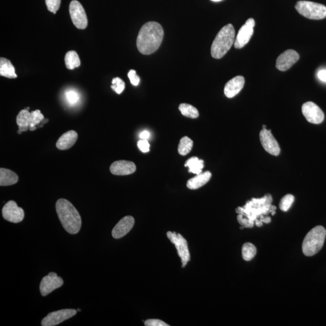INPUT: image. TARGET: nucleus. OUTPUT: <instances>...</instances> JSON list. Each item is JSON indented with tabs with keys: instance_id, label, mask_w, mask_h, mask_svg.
I'll list each match as a JSON object with an SVG mask.
<instances>
[{
	"instance_id": "1",
	"label": "nucleus",
	"mask_w": 326,
	"mask_h": 326,
	"mask_svg": "<svg viewBox=\"0 0 326 326\" xmlns=\"http://www.w3.org/2000/svg\"><path fill=\"white\" fill-rule=\"evenodd\" d=\"M272 201L271 195H267L263 198H253L247 203L244 207H238L236 212L239 214L238 221L244 228H252L256 224L259 227L258 217L260 218L261 224H268L271 222L269 217H264L263 214L272 213V215L275 213L274 210L276 207L271 205Z\"/></svg>"
},
{
	"instance_id": "2",
	"label": "nucleus",
	"mask_w": 326,
	"mask_h": 326,
	"mask_svg": "<svg viewBox=\"0 0 326 326\" xmlns=\"http://www.w3.org/2000/svg\"><path fill=\"white\" fill-rule=\"evenodd\" d=\"M164 30L157 22L150 21L141 27L136 39V47L141 54H152L162 43Z\"/></svg>"
},
{
	"instance_id": "3",
	"label": "nucleus",
	"mask_w": 326,
	"mask_h": 326,
	"mask_svg": "<svg viewBox=\"0 0 326 326\" xmlns=\"http://www.w3.org/2000/svg\"><path fill=\"white\" fill-rule=\"evenodd\" d=\"M56 210L64 229L71 235H76L81 228L82 219L77 209L69 200L60 199L56 204Z\"/></svg>"
},
{
	"instance_id": "4",
	"label": "nucleus",
	"mask_w": 326,
	"mask_h": 326,
	"mask_svg": "<svg viewBox=\"0 0 326 326\" xmlns=\"http://www.w3.org/2000/svg\"><path fill=\"white\" fill-rule=\"evenodd\" d=\"M235 30L231 24L223 27L217 33L211 47V55L215 59H221L229 51L235 42Z\"/></svg>"
},
{
	"instance_id": "5",
	"label": "nucleus",
	"mask_w": 326,
	"mask_h": 326,
	"mask_svg": "<svg viewBox=\"0 0 326 326\" xmlns=\"http://www.w3.org/2000/svg\"><path fill=\"white\" fill-rule=\"evenodd\" d=\"M326 230L319 225L314 227L306 235L302 245V251L306 256H313L319 253L325 244Z\"/></svg>"
},
{
	"instance_id": "6",
	"label": "nucleus",
	"mask_w": 326,
	"mask_h": 326,
	"mask_svg": "<svg viewBox=\"0 0 326 326\" xmlns=\"http://www.w3.org/2000/svg\"><path fill=\"white\" fill-rule=\"evenodd\" d=\"M295 9L305 17L319 20L326 17V7L322 4L309 1H299Z\"/></svg>"
},
{
	"instance_id": "7",
	"label": "nucleus",
	"mask_w": 326,
	"mask_h": 326,
	"mask_svg": "<svg viewBox=\"0 0 326 326\" xmlns=\"http://www.w3.org/2000/svg\"><path fill=\"white\" fill-rule=\"evenodd\" d=\"M167 236L173 244L175 245L177 250L178 255L181 258L182 267H185L191 261V255L188 249V242L182 235L176 232L168 231Z\"/></svg>"
},
{
	"instance_id": "8",
	"label": "nucleus",
	"mask_w": 326,
	"mask_h": 326,
	"mask_svg": "<svg viewBox=\"0 0 326 326\" xmlns=\"http://www.w3.org/2000/svg\"><path fill=\"white\" fill-rule=\"evenodd\" d=\"M72 23L79 29H85L88 26V18L81 4L77 0H72L69 7Z\"/></svg>"
},
{
	"instance_id": "9",
	"label": "nucleus",
	"mask_w": 326,
	"mask_h": 326,
	"mask_svg": "<svg viewBox=\"0 0 326 326\" xmlns=\"http://www.w3.org/2000/svg\"><path fill=\"white\" fill-rule=\"evenodd\" d=\"M76 313L77 311L72 309H62V310L53 312L47 315V316L42 320L41 325L43 326L58 325L76 316Z\"/></svg>"
},
{
	"instance_id": "10",
	"label": "nucleus",
	"mask_w": 326,
	"mask_h": 326,
	"mask_svg": "<svg viewBox=\"0 0 326 326\" xmlns=\"http://www.w3.org/2000/svg\"><path fill=\"white\" fill-rule=\"evenodd\" d=\"M255 21L253 18H249L242 26L237 35L234 46L237 49H240L247 45L252 38L254 33Z\"/></svg>"
},
{
	"instance_id": "11",
	"label": "nucleus",
	"mask_w": 326,
	"mask_h": 326,
	"mask_svg": "<svg viewBox=\"0 0 326 326\" xmlns=\"http://www.w3.org/2000/svg\"><path fill=\"white\" fill-rule=\"evenodd\" d=\"M2 214L5 220L12 223L21 222L24 218L23 209L19 207L13 200H9L4 205Z\"/></svg>"
},
{
	"instance_id": "12",
	"label": "nucleus",
	"mask_w": 326,
	"mask_h": 326,
	"mask_svg": "<svg viewBox=\"0 0 326 326\" xmlns=\"http://www.w3.org/2000/svg\"><path fill=\"white\" fill-rule=\"evenodd\" d=\"M63 278L58 277L57 273L50 272L43 278L40 283V292L43 296H47L55 289L61 288L63 285Z\"/></svg>"
},
{
	"instance_id": "13",
	"label": "nucleus",
	"mask_w": 326,
	"mask_h": 326,
	"mask_svg": "<svg viewBox=\"0 0 326 326\" xmlns=\"http://www.w3.org/2000/svg\"><path fill=\"white\" fill-rule=\"evenodd\" d=\"M302 110L303 116L311 124H320L324 121V113L314 102L305 103L302 106Z\"/></svg>"
},
{
	"instance_id": "14",
	"label": "nucleus",
	"mask_w": 326,
	"mask_h": 326,
	"mask_svg": "<svg viewBox=\"0 0 326 326\" xmlns=\"http://www.w3.org/2000/svg\"><path fill=\"white\" fill-rule=\"evenodd\" d=\"M260 140L264 150L269 154L278 156L280 153V148L278 142L273 136L271 130L264 128L260 132Z\"/></svg>"
},
{
	"instance_id": "15",
	"label": "nucleus",
	"mask_w": 326,
	"mask_h": 326,
	"mask_svg": "<svg viewBox=\"0 0 326 326\" xmlns=\"http://www.w3.org/2000/svg\"><path fill=\"white\" fill-rule=\"evenodd\" d=\"M300 59L299 54L294 50H287L278 57L276 68L281 71H285L291 68Z\"/></svg>"
},
{
	"instance_id": "16",
	"label": "nucleus",
	"mask_w": 326,
	"mask_h": 326,
	"mask_svg": "<svg viewBox=\"0 0 326 326\" xmlns=\"http://www.w3.org/2000/svg\"><path fill=\"white\" fill-rule=\"evenodd\" d=\"M135 219L131 216H127L120 221L114 227L112 235L114 239H121L126 236L134 225Z\"/></svg>"
},
{
	"instance_id": "17",
	"label": "nucleus",
	"mask_w": 326,
	"mask_h": 326,
	"mask_svg": "<svg viewBox=\"0 0 326 326\" xmlns=\"http://www.w3.org/2000/svg\"><path fill=\"white\" fill-rule=\"evenodd\" d=\"M110 171L113 175L119 176L130 175L136 171V166L132 161H117L111 164Z\"/></svg>"
},
{
	"instance_id": "18",
	"label": "nucleus",
	"mask_w": 326,
	"mask_h": 326,
	"mask_svg": "<svg viewBox=\"0 0 326 326\" xmlns=\"http://www.w3.org/2000/svg\"><path fill=\"white\" fill-rule=\"evenodd\" d=\"M244 85L245 79L243 76H238L233 78L225 86V95L228 98H233L242 90Z\"/></svg>"
},
{
	"instance_id": "19",
	"label": "nucleus",
	"mask_w": 326,
	"mask_h": 326,
	"mask_svg": "<svg viewBox=\"0 0 326 326\" xmlns=\"http://www.w3.org/2000/svg\"><path fill=\"white\" fill-rule=\"evenodd\" d=\"M77 138V133L74 130H69V131L64 133L58 139L57 143V148L62 150L70 149L76 143Z\"/></svg>"
},
{
	"instance_id": "20",
	"label": "nucleus",
	"mask_w": 326,
	"mask_h": 326,
	"mask_svg": "<svg viewBox=\"0 0 326 326\" xmlns=\"http://www.w3.org/2000/svg\"><path fill=\"white\" fill-rule=\"evenodd\" d=\"M211 173L209 171L202 172L196 177L191 178L187 182V187L191 190L201 188L207 184L211 179Z\"/></svg>"
},
{
	"instance_id": "21",
	"label": "nucleus",
	"mask_w": 326,
	"mask_h": 326,
	"mask_svg": "<svg viewBox=\"0 0 326 326\" xmlns=\"http://www.w3.org/2000/svg\"><path fill=\"white\" fill-rule=\"evenodd\" d=\"M18 181V175L9 169H0V186H9L15 185Z\"/></svg>"
},
{
	"instance_id": "22",
	"label": "nucleus",
	"mask_w": 326,
	"mask_h": 326,
	"mask_svg": "<svg viewBox=\"0 0 326 326\" xmlns=\"http://www.w3.org/2000/svg\"><path fill=\"white\" fill-rule=\"evenodd\" d=\"M0 75L9 79H15L17 77L12 64L9 60L4 58H1L0 59Z\"/></svg>"
},
{
	"instance_id": "23",
	"label": "nucleus",
	"mask_w": 326,
	"mask_h": 326,
	"mask_svg": "<svg viewBox=\"0 0 326 326\" xmlns=\"http://www.w3.org/2000/svg\"><path fill=\"white\" fill-rule=\"evenodd\" d=\"M185 166L188 167L189 172L198 175L202 173V169L204 168V161L199 160L197 157H192L187 160Z\"/></svg>"
},
{
	"instance_id": "24",
	"label": "nucleus",
	"mask_w": 326,
	"mask_h": 326,
	"mask_svg": "<svg viewBox=\"0 0 326 326\" xmlns=\"http://www.w3.org/2000/svg\"><path fill=\"white\" fill-rule=\"evenodd\" d=\"M65 63L66 67L69 69L79 67L80 65V61L77 53L75 51H69L66 53Z\"/></svg>"
},
{
	"instance_id": "25",
	"label": "nucleus",
	"mask_w": 326,
	"mask_h": 326,
	"mask_svg": "<svg viewBox=\"0 0 326 326\" xmlns=\"http://www.w3.org/2000/svg\"><path fill=\"white\" fill-rule=\"evenodd\" d=\"M179 110L182 115L187 117V118L196 119L199 117L198 111L191 105L181 104L179 106Z\"/></svg>"
},
{
	"instance_id": "26",
	"label": "nucleus",
	"mask_w": 326,
	"mask_h": 326,
	"mask_svg": "<svg viewBox=\"0 0 326 326\" xmlns=\"http://www.w3.org/2000/svg\"><path fill=\"white\" fill-rule=\"evenodd\" d=\"M194 142L188 136H184L181 139L178 145V152L181 155H186L190 152L193 147Z\"/></svg>"
},
{
	"instance_id": "27",
	"label": "nucleus",
	"mask_w": 326,
	"mask_h": 326,
	"mask_svg": "<svg viewBox=\"0 0 326 326\" xmlns=\"http://www.w3.org/2000/svg\"><path fill=\"white\" fill-rule=\"evenodd\" d=\"M242 253L244 260L250 261L255 257L256 253H257V249L253 244L247 242L242 247Z\"/></svg>"
},
{
	"instance_id": "28",
	"label": "nucleus",
	"mask_w": 326,
	"mask_h": 326,
	"mask_svg": "<svg viewBox=\"0 0 326 326\" xmlns=\"http://www.w3.org/2000/svg\"><path fill=\"white\" fill-rule=\"evenodd\" d=\"M30 122H31V113L26 109L21 110L16 118V124L18 127H30Z\"/></svg>"
},
{
	"instance_id": "29",
	"label": "nucleus",
	"mask_w": 326,
	"mask_h": 326,
	"mask_svg": "<svg viewBox=\"0 0 326 326\" xmlns=\"http://www.w3.org/2000/svg\"><path fill=\"white\" fill-rule=\"evenodd\" d=\"M295 198L293 195L291 194L286 195L281 199L279 204L280 210L283 211H288L293 204Z\"/></svg>"
},
{
	"instance_id": "30",
	"label": "nucleus",
	"mask_w": 326,
	"mask_h": 326,
	"mask_svg": "<svg viewBox=\"0 0 326 326\" xmlns=\"http://www.w3.org/2000/svg\"><path fill=\"white\" fill-rule=\"evenodd\" d=\"M111 88L118 94H121L124 91L125 83L121 78L115 77L112 80V85Z\"/></svg>"
},
{
	"instance_id": "31",
	"label": "nucleus",
	"mask_w": 326,
	"mask_h": 326,
	"mask_svg": "<svg viewBox=\"0 0 326 326\" xmlns=\"http://www.w3.org/2000/svg\"><path fill=\"white\" fill-rule=\"evenodd\" d=\"M44 119V116L40 110H38L32 111L31 113V122H30V127L38 126Z\"/></svg>"
},
{
	"instance_id": "32",
	"label": "nucleus",
	"mask_w": 326,
	"mask_h": 326,
	"mask_svg": "<svg viewBox=\"0 0 326 326\" xmlns=\"http://www.w3.org/2000/svg\"><path fill=\"white\" fill-rule=\"evenodd\" d=\"M61 3V0H46L47 9L54 14L59 10Z\"/></svg>"
},
{
	"instance_id": "33",
	"label": "nucleus",
	"mask_w": 326,
	"mask_h": 326,
	"mask_svg": "<svg viewBox=\"0 0 326 326\" xmlns=\"http://www.w3.org/2000/svg\"><path fill=\"white\" fill-rule=\"evenodd\" d=\"M66 100L69 104L74 105L79 101V96L77 92L74 90H68L65 93Z\"/></svg>"
},
{
	"instance_id": "34",
	"label": "nucleus",
	"mask_w": 326,
	"mask_h": 326,
	"mask_svg": "<svg viewBox=\"0 0 326 326\" xmlns=\"http://www.w3.org/2000/svg\"><path fill=\"white\" fill-rule=\"evenodd\" d=\"M128 76L129 77L130 83L133 86H137L140 83V77L136 74V72L134 69H130L128 72Z\"/></svg>"
},
{
	"instance_id": "35",
	"label": "nucleus",
	"mask_w": 326,
	"mask_h": 326,
	"mask_svg": "<svg viewBox=\"0 0 326 326\" xmlns=\"http://www.w3.org/2000/svg\"><path fill=\"white\" fill-rule=\"evenodd\" d=\"M144 325L146 326H169V325L166 324L160 320L150 319L146 320L144 322Z\"/></svg>"
},
{
	"instance_id": "36",
	"label": "nucleus",
	"mask_w": 326,
	"mask_h": 326,
	"mask_svg": "<svg viewBox=\"0 0 326 326\" xmlns=\"http://www.w3.org/2000/svg\"><path fill=\"white\" fill-rule=\"evenodd\" d=\"M137 146L142 152L147 153L149 151L150 144L147 140H140L138 141Z\"/></svg>"
},
{
	"instance_id": "37",
	"label": "nucleus",
	"mask_w": 326,
	"mask_h": 326,
	"mask_svg": "<svg viewBox=\"0 0 326 326\" xmlns=\"http://www.w3.org/2000/svg\"><path fill=\"white\" fill-rule=\"evenodd\" d=\"M318 77L323 82H326V69H322L318 72Z\"/></svg>"
},
{
	"instance_id": "38",
	"label": "nucleus",
	"mask_w": 326,
	"mask_h": 326,
	"mask_svg": "<svg viewBox=\"0 0 326 326\" xmlns=\"http://www.w3.org/2000/svg\"><path fill=\"white\" fill-rule=\"evenodd\" d=\"M150 133L147 130H144L141 132L140 134V138L141 140H147L149 138Z\"/></svg>"
},
{
	"instance_id": "39",
	"label": "nucleus",
	"mask_w": 326,
	"mask_h": 326,
	"mask_svg": "<svg viewBox=\"0 0 326 326\" xmlns=\"http://www.w3.org/2000/svg\"><path fill=\"white\" fill-rule=\"evenodd\" d=\"M211 1H214V2H219L222 1V0H211Z\"/></svg>"
},
{
	"instance_id": "40",
	"label": "nucleus",
	"mask_w": 326,
	"mask_h": 326,
	"mask_svg": "<svg viewBox=\"0 0 326 326\" xmlns=\"http://www.w3.org/2000/svg\"><path fill=\"white\" fill-rule=\"evenodd\" d=\"M22 132H22L21 130H18L17 131V133H18V134H21V133Z\"/></svg>"
}]
</instances>
